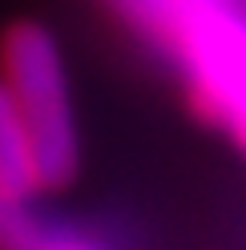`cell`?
Here are the masks:
<instances>
[{"instance_id": "2", "label": "cell", "mask_w": 246, "mask_h": 250, "mask_svg": "<svg viewBox=\"0 0 246 250\" xmlns=\"http://www.w3.org/2000/svg\"><path fill=\"white\" fill-rule=\"evenodd\" d=\"M178 57L202 109L246 149V17L222 4H182Z\"/></svg>"}, {"instance_id": "1", "label": "cell", "mask_w": 246, "mask_h": 250, "mask_svg": "<svg viewBox=\"0 0 246 250\" xmlns=\"http://www.w3.org/2000/svg\"><path fill=\"white\" fill-rule=\"evenodd\" d=\"M0 85L28 133L41 194L65 190L81 169V137L57 37L37 21L12 24L0 41Z\"/></svg>"}, {"instance_id": "3", "label": "cell", "mask_w": 246, "mask_h": 250, "mask_svg": "<svg viewBox=\"0 0 246 250\" xmlns=\"http://www.w3.org/2000/svg\"><path fill=\"white\" fill-rule=\"evenodd\" d=\"M0 250H113L101 234L37 210V198L0 194Z\"/></svg>"}, {"instance_id": "5", "label": "cell", "mask_w": 246, "mask_h": 250, "mask_svg": "<svg viewBox=\"0 0 246 250\" xmlns=\"http://www.w3.org/2000/svg\"><path fill=\"white\" fill-rule=\"evenodd\" d=\"M174 4H194V0H174Z\"/></svg>"}, {"instance_id": "4", "label": "cell", "mask_w": 246, "mask_h": 250, "mask_svg": "<svg viewBox=\"0 0 246 250\" xmlns=\"http://www.w3.org/2000/svg\"><path fill=\"white\" fill-rule=\"evenodd\" d=\"M0 194L44 198L41 178H37V162H33V146H28V133L8 101L4 85H0Z\"/></svg>"}]
</instances>
